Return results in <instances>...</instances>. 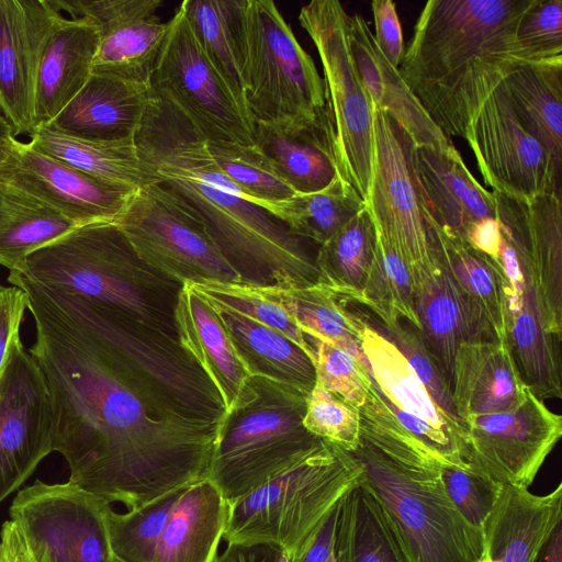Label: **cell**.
I'll use <instances>...</instances> for the list:
<instances>
[{
	"label": "cell",
	"instance_id": "cell-1",
	"mask_svg": "<svg viewBox=\"0 0 562 562\" xmlns=\"http://www.w3.org/2000/svg\"><path fill=\"white\" fill-rule=\"evenodd\" d=\"M68 482L127 510L209 477L222 398L178 338L19 271Z\"/></svg>",
	"mask_w": 562,
	"mask_h": 562
},
{
	"label": "cell",
	"instance_id": "cell-2",
	"mask_svg": "<svg viewBox=\"0 0 562 562\" xmlns=\"http://www.w3.org/2000/svg\"><path fill=\"white\" fill-rule=\"evenodd\" d=\"M135 143L146 171L203 225L245 284L323 282L303 238L245 199L218 168L207 139L171 103L150 92Z\"/></svg>",
	"mask_w": 562,
	"mask_h": 562
},
{
	"label": "cell",
	"instance_id": "cell-3",
	"mask_svg": "<svg viewBox=\"0 0 562 562\" xmlns=\"http://www.w3.org/2000/svg\"><path fill=\"white\" fill-rule=\"evenodd\" d=\"M536 0H429L400 71L434 123L464 138L487 97L519 65L516 29Z\"/></svg>",
	"mask_w": 562,
	"mask_h": 562
},
{
	"label": "cell",
	"instance_id": "cell-4",
	"mask_svg": "<svg viewBox=\"0 0 562 562\" xmlns=\"http://www.w3.org/2000/svg\"><path fill=\"white\" fill-rule=\"evenodd\" d=\"M359 412L360 443L350 454L409 561L476 562L481 529L450 501L440 477L442 462L398 424L374 383Z\"/></svg>",
	"mask_w": 562,
	"mask_h": 562
},
{
	"label": "cell",
	"instance_id": "cell-5",
	"mask_svg": "<svg viewBox=\"0 0 562 562\" xmlns=\"http://www.w3.org/2000/svg\"><path fill=\"white\" fill-rule=\"evenodd\" d=\"M13 271L177 337L173 312L182 284L147 266L114 222L77 226Z\"/></svg>",
	"mask_w": 562,
	"mask_h": 562
},
{
	"label": "cell",
	"instance_id": "cell-6",
	"mask_svg": "<svg viewBox=\"0 0 562 562\" xmlns=\"http://www.w3.org/2000/svg\"><path fill=\"white\" fill-rule=\"evenodd\" d=\"M362 477L349 452L322 441L280 475L228 505L226 543H266L291 562Z\"/></svg>",
	"mask_w": 562,
	"mask_h": 562
},
{
	"label": "cell",
	"instance_id": "cell-7",
	"mask_svg": "<svg viewBox=\"0 0 562 562\" xmlns=\"http://www.w3.org/2000/svg\"><path fill=\"white\" fill-rule=\"evenodd\" d=\"M307 394L252 375L225 416L209 473L227 504L263 485L322 443L303 425Z\"/></svg>",
	"mask_w": 562,
	"mask_h": 562
},
{
	"label": "cell",
	"instance_id": "cell-8",
	"mask_svg": "<svg viewBox=\"0 0 562 562\" xmlns=\"http://www.w3.org/2000/svg\"><path fill=\"white\" fill-rule=\"evenodd\" d=\"M244 102L256 126L300 132L324 124V83L271 0H246Z\"/></svg>",
	"mask_w": 562,
	"mask_h": 562
},
{
	"label": "cell",
	"instance_id": "cell-9",
	"mask_svg": "<svg viewBox=\"0 0 562 562\" xmlns=\"http://www.w3.org/2000/svg\"><path fill=\"white\" fill-rule=\"evenodd\" d=\"M349 18L338 0H313L299 13L322 64L324 128L339 177L367 203L373 169V106L351 52Z\"/></svg>",
	"mask_w": 562,
	"mask_h": 562
},
{
	"label": "cell",
	"instance_id": "cell-10",
	"mask_svg": "<svg viewBox=\"0 0 562 562\" xmlns=\"http://www.w3.org/2000/svg\"><path fill=\"white\" fill-rule=\"evenodd\" d=\"M114 223L147 266L182 285L244 283L203 225L157 182L137 189Z\"/></svg>",
	"mask_w": 562,
	"mask_h": 562
},
{
	"label": "cell",
	"instance_id": "cell-11",
	"mask_svg": "<svg viewBox=\"0 0 562 562\" xmlns=\"http://www.w3.org/2000/svg\"><path fill=\"white\" fill-rule=\"evenodd\" d=\"M148 83L153 94L182 112L209 143H256L247 110L204 55L180 5L168 21Z\"/></svg>",
	"mask_w": 562,
	"mask_h": 562
},
{
	"label": "cell",
	"instance_id": "cell-12",
	"mask_svg": "<svg viewBox=\"0 0 562 562\" xmlns=\"http://www.w3.org/2000/svg\"><path fill=\"white\" fill-rule=\"evenodd\" d=\"M465 142L492 191L529 199L561 193V167L521 123L501 83L470 122Z\"/></svg>",
	"mask_w": 562,
	"mask_h": 562
},
{
	"label": "cell",
	"instance_id": "cell-13",
	"mask_svg": "<svg viewBox=\"0 0 562 562\" xmlns=\"http://www.w3.org/2000/svg\"><path fill=\"white\" fill-rule=\"evenodd\" d=\"M104 499L70 482L34 484L14 497L9 515L48 562H111Z\"/></svg>",
	"mask_w": 562,
	"mask_h": 562
},
{
	"label": "cell",
	"instance_id": "cell-14",
	"mask_svg": "<svg viewBox=\"0 0 562 562\" xmlns=\"http://www.w3.org/2000/svg\"><path fill=\"white\" fill-rule=\"evenodd\" d=\"M414 147L394 116L373 109V169L367 207L376 229L409 270L430 260Z\"/></svg>",
	"mask_w": 562,
	"mask_h": 562
},
{
	"label": "cell",
	"instance_id": "cell-15",
	"mask_svg": "<svg viewBox=\"0 0 562 562\" xmlns=\"http://www.w3.org/2000/svg\"><path fill=\"white\" fill-rule=\"evenodd\" d=\"M53 451L48 389L16 334L0 376V503Z\"/></svg>",
	"mask_w": 562,
	"mask_h": 562
},
{
	"label": "cell",
	"instance_id": "cell-16",
	"mask_svg": "<svg viewBox=\"0 0 562 562\" xmlns=\"http://www.w3.org/2000/svg\"><path fill=\"white\" fill-rule=\"evenodd\" d=\"M0 183L77 225L114 222L137 190L86 175L13 134L0 139Z\"/></svg>",
	"mask_w": 562,
	"mask_h": 562
},
{
	"label": "cell",
	"instance_id": "cell-17",
	"mask_svg": "<svg viewBox=\"0 0 562 562\" xmlns=\"http://www.w3.org/2000/svg\"><path fill=\"white\" fill-rule=\"evenodd\" d=\"M463 424L469 465L503 486L529 487L562 436V417L531 392L514 411Z\"/></svg>",
	"mask_w": 562,
	"mask_h": 562
},
{
	"label": "cell",
	"instance_id": "cell-18",
	"mask_svg": "<svg viewBox=\"0 0 562 562\" xmlns=\"http://www.w3.org/2000/svg\"><path fill=\"white\" fill-rule=\"evenodd\" d=\"M492 192L502 234L512 244L520 270L538 294L550 333L561 338V193L522 199Z\"/></svg>",
	"mask_w": 562,
	"mask_h": 562
},
{
	"label": "cell",
	"instance_id": "cell-19",
	"mask_svg": "<svg viewBox=\"0 0 562 562\" xmlns=\"http://www.w3.org/2000/svg\"><path fill=\"white\" fill-rule=\"evenodd\" d=\"M63 18L53 0H0V113L14 136L34 130L41 60Z\"/></svg>",
	"mask_w": 562,
	"mask_h": 562
},
{
	"label": "cell",
	"instance_id": "cell-20",
	"mask_svg": "<svg viewBox=\"0 0 562 562\" xmlns=\"http://www.w3.org/2000/svg\"><path fill=\"white\" fill-rule=\"evenodd\" d=\"M72 18L97 27L99 46L93 70L148 83L168 31L157 11L160 0H53ZM149 85V83H148Z\"/></svg>",
	"mask_w": 562,
	"mask_h": 562
},
{
	"label": "cell",
	"instance_id": "cell-21",
	"mask_svg": "<svg viewBox=\"0 0 562 562\" xmlns=\"http://www.w3.org/2000/svg\"><path fill=\"white\" fill-rule=\"evenodd\" d=\"M423 214L465 237L474 222L496 217V202L468 169L453 143L445 147L416 146L413 151Z\"/></svg>",
	"mask_w": 562,
	"mask_h": 562
},
{
	"label": "cell",
	"instance_id": "cell-22",
	"mask_svg": "<svg viewBox=\"0 0 562 562\" xmlns=\"http://www.w3.org/2000/svg\"><path fill=\"white\" fill-rule=\"evenodd\" d=\"M173 323L180 346L218 392L226 416L240 403L252 375L218 310L190 284H183L178 294Z\"/></svg>",
	"mask_w": 562,
	"mask_h": 562
},
{
	"label": "cell",
	"instance_id": "cell-23",
	"mask_svg": "<svg viewBox=\"0 0 562 562\" xmlns=\"http://www.w3.org/2000/svg\"><path fill=\"white\" fill-rule=\"evenodd\" d=\"M429 248L449 272L462 301L472 339L506 340L499 265L468 240L424 215Z\"/></svg>",
	"mask_w": 562,
	"mask_h": 562
},
{
	"label": "cell",
	"instance_id": "cell-24",
	"mask_svg": "<svg viewBox=\"0 0 562 562\" xmlns=\"http://www.w3.org/2000/svg\"><path fill=\"white\" fill-rule=\"evenodd\" d=\"M149 99L148 83L92 71L82 89L47 127L92 140L135 138Z\"/></svg>",
	"mask_w": 562,
	"mask_h": 562
},
{
	"label": "cell",
	"instance_id": "cell-25",
	"mask_svg": "<svg viewBox=\"0 0 562 562\" xmlns=\"http://www.w3.org/2000/svg\"><path fill=\"white\" fill-rule=\"evenodd\" d=\"M529 392L506 340L470 339L459 345L451 398L462 423L474 416L514 411Z\"/></svg>",
	"mask_w": 562,
	"mask_h": 562
},
{
	"label": "cell",
	"instance_id": "cell-26",
	"mask_svg": "<svg viewBox=\"0 0 562 562\" xmlns=\"http://www.w3.org/2000/svg\"><path fill=\"white\" fill-rule=\"evenodd\" d=\"M562 521V483L548 494L505 485L481 527L476 562H533L544 540Z\"/></svg>",
	"mask_w": 562,
	"mask_h": 562
},
{
	"label": "cell",
	"instance_id": "cell-27",
	"mask_svg": "<svg viewBox=\"0 0 562 562\" xmlns=\"http://www.w3.org/2000/svg\"><path fill=\"white\" fill-rule=\"evenodd\" d=\"M349 37L358 75L373 109L394 116L416 146L445 147L452 144L408 88L400 68L382 55L363 15H350Z\"/></svg>",
	"mask_w": 562,
	"mask_h": 562
},
{
	"label": "cell",
	"instance_id": "cell-28",
	"mask_svg": "<svg viewBox=\"0 0 562 562\" xmlns=\"http://www.w3.org/2000/svg\"><path fill=\"white\" fill-rule=\"evenodd\" d=\"M99 46L87 18H63L44 48L37 77L34 130L47 126L88 81ZM33 130V131H34Z\"/></svg>",
	"mask_w": 562,
	"mask_h": 562
},
{
	"label": "cell",
	"instance_id": "cell-29",
	"mask_svg": "<svg viewBox=\"0 0 562 562\" xmlns=\"http://www.w3.org/2000/svg\"><path fill=\"white\" fill-rule=\"evenodd\" d=\"M227 514V502L209 477L184 486L159 532L153 562H213Z\"/></svg>",
	"mask_w": 562,
	"mask_h": 562
},
{
	"label": "cell",
	"instance_id": "cell-30",
	"mask_svg": "<svg viewBox=\"0 0 562 562\" xmlns=\"http://www.w3.org/2000/svg\"><path fill=\"white\" fill-rule=\"evenodd\" d=\"M429 254L428 263L411 269L414 310L420 334L438 362L451 393L457 350L462 341L472 339V333L449 272L430 248Z\"/></svg>",
	"mask_w": 562,
	"mask_h": 562
},
{
	"label": "cell",
	"instance_id": "cell-31",
	"mask_svg": "<svg viewBox=\"0 0 562 562\" xmlns=\"http://www.w3.org/2000/svg\"><path fill=\"white\" fill-rule=\"evenodd\" d=\"M361 349L376 389L386 403L447 434L465 452L464 430L441 412L406 358L387 337L366 323Z\"/></svg>",
	"mask_w": 562,
	"mask_h": 562
},
{
	"label": "cell",
	"instance_id": "cell-32",
	"mask_svg": "<svg viewBox=\"0 0 562 562\" xmlns=\"http://www.w3.org/2000/svg\"><path fill=\"white\" fill-rule=\"evenodd\" d=\"M217 310L251 375L272 379L307 395L311 393L317 380L313 357L267 325L234 311Z\"/></svg>",
	"mask_w": 562,
	"mask_h": 562
},
{
	"label": "cell",
	"instance_id": "cell-33",
	"mask_svg": "<svg viewBox=\"0 0 562 562\" xmlns=\"http://www.w3.org/2000/svg\"><path fill=\"white\" fill-rule=\"evenodd\" d=\"M180 7L204 55L246 109L244 102L246 0H184Z\"/></svg>",
	"mask_w": 562,
	"mask_h": 562
},
{
	"label": "cell",
	"instance_id": "cell-34",
	"mask_svg": "<svg viewBox=\"0 0 562 562\" xmlns=\"http://www.w3.org/2000/svg\"><path fill=\"white\" fill-rule=\"evenodd\" d=\"M29 136L30 143L38 149L93 178L133 189L156 183L140 161L135 138L92 140L47 126L34 130Z\"/></svg>",
	"mask_w": 562,
	"mask_h": 562
},
{
	"label": "cell",
	"instance_id": "cell-35",
	"mask_svg": "<svg viewBox=\"0 0 562 562\" xmlns=\"http://www.w3.org/2000/svg\"><path fill=\"white\" fill-rule=\"evenodd\" d=\"M501 86L525 127L562 162V61L519 65Z\"/></svg>",
	"mask_w": 562,
	"mask_h": 562
},
{
	"label": "cell",
	"instance_id": "cell-36",
	"mask_svg": "<svg viewBox=\"0 0 562 562\" xmlns=\"http://www.w3.org/2000/svg\"><path fill=\"white\" fill-rule=\"evenodd\" d=\"M255 142L296 193H312L339 177L324 124L300 132L255 127Z\"/></svg>",
	"mask_w": 562,
	"mask_h": 562
},
{
	"label": "cell",
	"instance_id": "cell-37",
	"mask_svg": "<svg viewBox=\"0 0 562 562\" xmlns=\"http://www.w3.org/2000/svg\"><path fill=\"white\" fill-rule=\"evenodd\" d=\"M261 288L267 295L288 310L306 340L322 339L331 342L351 352L368 368L361 349V335L366 323L348 312L340 297L325 283L305 288Z\"/></svg>",
	"mask_w": 562,
	"mask_h": 562
},
{
	"label": "cell",
	"instance_id": "cell-38",
	"mask_svg": "<svg viewBox=\"0 0 562 562\" xmlns=\"http://www.w3.org/2000/svg\"><path fill=\"white\" fill-rule=\"evenodd\" d=\"M77 226L50 206L0 183V265L10 271Z\"/></svg>",
	"mask_w": 562,
	"mask_h": 562
},
{
	"label": "cell",
	"instance_id": "cell-39",
	"mask_svg": "<svg viewBox=\"0 0 562 562\" xmlns=\"http://www.w3.org/2000/svg\"><path fill=\"white\" fill-rule=\"evenodd\" d=\"M366 206L357 190L338 177L319 191L295 193L276 203L270 214L294 235L321 246Z\"/></svg>",
	"mask_w": 562,
	"mask_h": 562
},
{
	"label": "cell",
	"instance_id": "cell-40",
	"mask_svg": "<svg viewBox=\"0 0 562 562\" xmlns=\"http://www.w3.org/2000/svg\"><path fill=\"white\" fill-rule=\"evenodd\" d=\"M376 227L366 206L317 248L316 265L323 282L339 297L358 302L371 268Z\"/></svg>",
	"mask_w": 562,
	"mask_h": 562
},
{
	"label": "cell",
	"instance_id": "cell-41",
	"mask_svg": "<svg viewBox=\"0 0 562 562\" xmlns=\"http://www.w3.org/2000/svg\"><path fill=\"white\" fill-rule=\"evenodd\" d=\"M358 303L372 311L385 327L405 319L419 329L411 270L378 229L373 260Z\"/></svg>",
	"mask_w": 562,
	"mask_h": 562
},
{
	"label": "cell",
	"instance_id": "cell-42",
	"mask_svg": "<svg viewBox=\"0 0 562 562\" xmlns=\"http://www.w3.org/2000/svg\"><path fill=\"white\" fill-rule=\"evenodd\" d=\"M207 144L218 168L252 204L270 213L276 203L296 193L256 143Z\"/></svg>",
	"mask_w": 562,
	"mask_h": 562
},
{
	"label": "cell",
	"instance_id": "cell-43",
	"mask_svg": "<svg viewBox=\"0 0 562 562\" xmlns=\"http://www.w3.org/2000/svg\"><path fill=\"white\" fill-rule=\"evenodd\" d=\"M350 562H411L381 506L361 481L350 491Z\"/></svg>",
	"mask_w": 562,
	"mask_h": 562
},
{
	"label": "cell",
	"instance_id": "cell-44",
	"mask_svg": "<svg viewBox=\"0 0 562 562\" xmlns=\"http://www.w3.org/2000/svg\"><path fill=\"white\" fill-rule=\"evenodd\" d=\"M188 284L206 297L215 307L240 313L280 331L314 358L313 348L307 342L295 319L284 306L267 295L261 286L221 282Z\"/></svg>",
	"mask_w": 562,
	"mask_h": 562
},
{
	"label": "cell",
	"instance_id": "cell-45",
	"mask_svg": "<svg viewBox=\"0 0 562 562\" xmlns=\"http://www.w3.org/2000/svg\"><path fill=\"white\" fill-rule=\"evenodd\" d=\"M314 351L316 383L358 409L367 402L373 379L351 352L322 339H308Z\"/></svg>",
	"mask_w": 562,
	"mask_h": 562
},
{
	"label": "cell",
	"instance_id": "cell-46",
	"mask_svg": "<svg viewBox=\"0 0 562 562\" xmlns=\"http://www.w3.org/2000/svg\"><path fill=\"white\" fill-rule=\"evenodd\" d=\"M303 425L315 437L349 453L360 443L359 409L317 383L306 398Z\"/></svg>",
	"mask_w": 562,
	"mask_h": 562
},
{
	"label": "cell",
	"instance_id": "cell-47",
	"mask_svg": "<svg viewBox=\"0 0 562 562\" xmlns=\"http://www.w3.org/2000/svg\"><path fill=\"white\" fill-rule=\"evenodd\" d=\"M516 47L524 64L562 61V0H536L517 25Z\"/></svg>",
	"mask_w": 562,
	"mask_h": 562
},
{
	"label": "cell",
	"instance_id": "cell-48",
	"mask_svg": "<svg viewBox=\"0 0 562 562\" xmlns=\"http://www.w3.org/2000/svg\"><path fill=\"white\" fill-rule=\"evenodd\" d=\"M385 328L389 333L387 338L406 358L437 406L451 423L464 430V425L453 406L448 383L420 330L405 319Z\"/></svg>",
	"mask_w": 562,
	"mask_h": 562
},
{
	"label": "cell",
	"instance_id": "cell-49",
	"mask_svg": "<svg viewBox=\"0 0 562 562\" xmlns=\"http://www.w3.org/2000/svg\"><path fill=\"white\" fill-rule=\"evenodd\" d=\"M439 471L443 487L460 515L468 524L481 529L495 507L503 485L472 467L463 469L441 463Z\"/></svg>",
	"mask_w": 562,
	"mask_h": 562
},
{
	"label": "cell",
	"instance_id": "cell-50",
	"mask_svg": "<svg viewBox=\"0 0 562 562\" xmlns=\"http://www.w3.org/2000/svg\"><path fill=\"white\" fill-rule=\"evenodd\" d=\"M371 11L375 43L390 64L400 68L405 47L395 3L392 0H374L371 2Z\"/></svg>",
	"mask_w": 562,
	"mask_h": 562
},
{
	"label": "cell",
	"instance_id": "cell-51",
	"mask_svg": "<svg viewBox=\"0 0 562 562\" xmlns=\"http://www.w3.org/2000/svg\"><path fill=\"white\" fill-rule=\"evenodd\" d=\"M27 294L19 286L0 292V376L12 338L20 334V325L27 308Z\"/></svg>",
	"mask_w": 562,
	"mask_h": 562
},
{
	"label": "cell",
	"instance_id": "cell-52",
	"mask_svg": "<svg viewBox=\"0 0 562 562\" xmlns=\"http://www.w3.org/2000/svg\"><path fill=\"white\" fill-rule=\"evenodd\" d=\"M344 497L331 508L299 555L291 562L328 561L340 518Z\"/></svg>",
	"mask_w": 562,
	"mask_h": 562
},
{
	"label": "cell",
	"instance_id": "cell-53",
	"mask_svg": "<svg viewBox=\"0 0 562 562\" xmlns=\"http://www.w3.org/2000/svg\"><path fill=\"white\" fill-rule=\"evenodd\" d=\"M468 243L477 251L498 261L503 236L499 222L496 217H485L470 225L465 237Z\"/></svg>",
	"mask_w": 562,
	"mask_h": 562
},
{
	"label": "cell",
	"instance_id": "cell-54",
	"mask_svg": "<svg viewBox=\"0 0 562 562\" xmlns=\"http://www.w3.org/2000/svg\"><path fill=\"white\" fill-rule=\"evenodd\" d=\"M282 550L266 543H226L213 562H277Z\"/></svg>",
	"mask_w": 562,
	"mask_h": 562
},
{
	"label": "cell",
	"instance_id": "cell-55",
	"mask_svg": "<svg viewBox=\"0 0 562 562\" xmlns=\"http://www.w3.org/2000/svg\"><path fill=\"white\" fill-rule=\"evenodd\" d=\"M533 562H562V521L551 530Z\"/></svg>",
	"mask_w": 562,
	"mask_h": 562
},
{
	"label": "cell",
	"instance_id": "cell-56",
	"mask_svg": "<svg viewBox=\"0 0 562 562\" xmlns=\"http://www.w3.org/2000/svg\"><path fill=\"white\" fill-rule=\"evenodd\" d=\"M9 134H13L12 128L4 116L0 113V139Z\"/></svg>",
	"mask_w": 562,
	"mask_h": 562
},
{
	"label": "cell",
	"instance_id": "cell-57",
	"mask_svg": "<svg viewBox=\"0 0 562 562\" xmlns=\"http://www.w3.org/2000/svg\"><path fill=\"white\" fill-rule=\"evenodd\" d=\"M277 562H290L286 554L282 551Z\"/></svg>",
	"mask_w": 562,
	"mask_h": 562
},
{
	"label": "cell",
	"instance_id": "cell-58",
	"mask_svg": "<svg viewBox=\"0 0 562 562\" xmlns=\"http://www.w3.org/2000/svg\"><path fill=\"white\" fill-rule=\"evenodd\" d=\"M111 562H120L117 560H115L114 558L111 557Z\"/></svg>",
	"mask_w": 562,
	"mask_h": 562
},
{
	"label": "cell",
	"instance_id": "cell-59",
	"mask_svg": "<svg viewBox=\"0 0 562 562\" xmlns=\"http://www.w3.org/2000/svg\"><path fill=\"white\" fill-rule=\"evenodd\" d=\"M5 286H3L1 283H0V292L4 289Z\"/></svg>",
	"mask_w": 562,
	"mask_h": 562
}]
</instances>
